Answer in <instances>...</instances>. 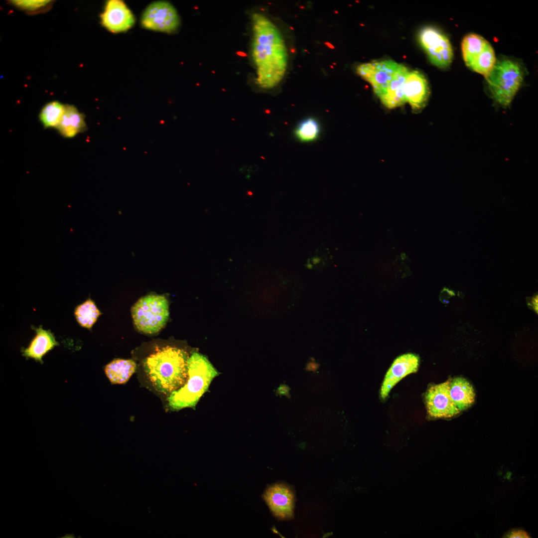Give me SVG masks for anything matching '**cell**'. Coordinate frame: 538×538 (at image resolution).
Masks as SVG:
<instances>
[{"label": "cell", "mask_w": 538, "mask_h": 538, "mask_svg": "<svg viewBox=\"0 0 538 538\" xmlns=\"http://www.w3.org/2000/svg\"><path fill=\"white\" fill-rule=\"evenodd\" d=\"M253 39L252 57L257 68L256 83L269 90L282 79L287 64V53L279 31L265 16H252Z\"/></svg>", "instance_id": "cell-1"}, {"label": "cell", "mask_w": 538, "mask_h": 538, "mask_svg": "<svg viewBox=\"0 0 538 538\" xmlns=\"http://www.w3.org/2000/svg\"><path fill=\"white\" fill-rule=\"evenodd\" d=\"M188 355L186 351L174 347L156 348L147 357L144 369L155 389L170 395L187 383Z\"/></svg>", "instance_id": "cell-2"}, {"label": "cell", "mask_w": 538, "mask_h": 538, "mask_svg": "<svg viewBox=\"0 0 538 538\" xmlns=\"http://www.w3.org/2000/svg\"><path fill=\"white\" fill-rule=\"evenodd\" d=\"M188 368L187 383L167 399L170 407L175 410L194 407L212 380L219 375L207 358L197 352L189 358Z\"/></svg>", "instance_id": "cell-3"}, {"label": "cell", "mask_w": 538, "mask_h": 538, "mask_svg": "<svg viewBox=\"0 0 538 538\" xmlns=\"http://www.w3.org/2000/svg\"><path fill=\"white\" fill-rule=\"evenodd\" d=\"M485 78L494 99L501 106L506 107L521 86L524 74L519 63L503 59L496 62Z\"/></svg>", "instance_id": "cell-4"}, {"label": "cell", "mask_w": 538, "mask_h": 538, "mask_svg": "<svg viewBox=\"0 0 538 538\" xmlns=\"http://www.w3.org/2000/svg\"><path fill=\"white\" fill-rule=\"evenodd\" d=\"M131 310L134 325L138 330L146 334L159 331L165 324L169 315L168 301L163 295L142 297Z\"/></svg>", "instance_id": "cell-5"}, {"label": "cell", "mask_w": 538, "mask_h": 538, "mask_svg": "<svg viewBox=\"0 0 538 538\" xmlns=\"http://www.w3.org/2000/svg\"><path fill=\"white\" fill-rule=\"evenodd\" d=\"M461 48L466 65L485 77L487 76L496 62L490 43L481 36L471 33L464 37Z\"/></svg>", "instance_id": "cell-6"}, {"label": "cell", "mask_w": 538, "mask_h": 538, "mask_svg": "<svg viewBox=\"0 0 538 538\" xmlns=\"http://www.w3.org/2000/svg\"><path fill=\"white\" fill-rule=\"evenodd\" d=\"M419 39L433 64L440 68H446L450 65L453 50L445 35L434 27L427 26L420 30Z\"/></svg>", "instance_id": "cell-7"}, {"label": "cell", "mask_w": 538, "mask_h": 538, "mask_svg": "<svg viewBox=\"0 0 538 538\" xmlns=\"http://www.w3.org/2000/svg\"><path fill=\"white\" fill-rule=\"evenodd\" d=\"M142 25L154 31L172 33L180 24V19L174 7L166 1H156L148 5L141 18Z\"/></svg>", "instance_id": "cell-8"}, {"label": "cell", "mask_w": 538, "mask_h": 538, "mask_svg": "<svg viewBox=\"0 0 538 538\" xmlns=\"http://www.w3.org/2000/svg\"><path fill=\"white\" fill-rule=\"evenodd\" d=\"M400 64L390 60L362 64L357 73L371 83L375 94L380 97L385 93Z\"/></svg>", "instance_id": "cell-9"}, {"label": "cell", "mask_w": 538, "mask_h": 538, "mask_svg": "<svg viewBox=\"0 0 538 538\" xmlns=\"http://www.w3.org/2000/svg\"><path fill=\"white\" fill-rule=\"evenodd\" d=\"M450 380L431 386L425 398L428 414L432 418H450L460 411L450 394Z\"/></svg>", "instance_id": "cell-10"}, {"label": "cell", "mask_w": 538, "mask_h": 538, "mask_svg": "<svg viewBox=\"0 0 538 538\" xmlns=\"http://www.w3.org/2000/svg\"><path fill=\"white\" fill-rule=\"evenodd\" d=\"M263 498L272 515L279 520H288L293 515L294 495L291 489L282 483L269 486Z\"/></svg>", "instance_id": "cell-11"}, {"label": "cell", "mask_w": 538, "mask_h": 538, "mask_svg": "<svg viewBox=\"0 0 538 538\" xmlns=\"http://www.w3.org/2000/svg\"><path fill=\"white\" fill-rule=\"evenodd\" d=\"M419 358L412 353H406L397 357L387 371L382 383L381 398L384 400L392 389L406 376L415 373L418 368Z\"/></svg>", "instance_id": "cell-12"}, {"label": "cell", "mask_w": 538, "mask_h": 538, "mask_svg": "<svg viewBox=\"0 0 538 538\" xmlns=\"http://www.w3.org/2000/svg\"><path fill=\"white\" fill-rule=\"evenodd\" d=\"M101 18L102 25L114 33L129 30L135 22L131 10L124 2L120 0H109Z\"/></svg>", "instance_id": "cell-13"}, {"label": "cell", "mask_w": 538, "mask_h": 538, "mask_svg": "<svg viewBox=\"0 0 538 538\" xmlns=\"http://www.w3.org/2000/svg\"><path fill=\"white\" fill-rule=\"evenodd\" d=\"M404 92L406 102L413 110L422 109L429 95L428 83L424 75L417 71H408L404 84Z\"/></svg>", "instance_id": "cell-14"}, {"label": "cell", "mask_w": 538, "mask_h": 538, "mask_svg": "<svg viewBox=\"0 0 538 538\" xmlns=\"http://www.w3.org/2000/svg\"><path fill=\"white\" fill-rule=\"evenodd\" d=\"M36 335L28 346L22 350V355L42 363L43 357L58 345L50 331L41 327L35 329Z\"/></svg>", "instance_id": "cell-15"}, {"label": "cell", "mask_w": 538, "mask_h": 538, "mask_svg": "<svg viewBox=\"0 0 538 538\" xmlns=\"http://www.w3.org/2000/svg\"><path fill=\"white\" fill-rule=\"evenodd\" d=\"M408 72L406 67L400 64L385 93L379 97L387 107L394 108L403 105L406 102L404 84Z\"/></svg>", "instance_id": "cell-16"}, {"label": "cell", "mask_w": 538, "mask_h": 538, "mask_svg": "<svg viewBox=\"0 0 538 538\" xmlns=\"http://www.w3.org/2000/svg\"><path fill=\"white\" fill-rule=\"evenodd\" d=\"M84 115L72 105H65L61 120L56 128L64 137L73 138L86 129Z\"/></svg>", "instance_id": "cell-17"}, {"label": "cell", "mask_w": 538, "mask_h": 538, "mask_svg": "<svg viewBox=\"0 0 538 538\" xmlns=\"http://www.w3.org/2000/svg\"><path fill=\"white\" fill-rule=\"evenodd\" d=\"M450 394L460 411L470 407L475 402V393L471 383L462 377L450 380Z\"/></svg>", "instance_id": "cell-18"}, {"label": "cell", "mask_w": 538, "mask_h": 538, "mask_svg": "<svg viewBox=\"0 0 538 538\" xmlns=\"http://www.w3.org/2000/svg\"><path fill=\"white\" fill-rule=\"evenodd\" d=\"M135 368L136 365L134 361L118 359L106 366L105 372L112 384H121L129 380Z\"/></svg>", "instance_id": "cell-19"}, {"label": "cell", "mask_w": 538, "mask_h": 538, "mask_svg": "<svg viewBox=\"0 0 538 538\" xmlns=\"http://www.w3.org/2000/svg\"><path fill=\"white\" fill-rule=\"evenodd\" d=\"M321 131L319 121L314 117H309L297 123L294 129L293 134L299 142L309 143L314 142L320 137Z\"/></svg>", "instance_id": "cell-20"}, {"label": "cell", "mask_w": 538, "mask_h": 538, "mask_svg": "<svg viewBox=\"0 0 538 538\" xmlns=\"http://www.w3.org/2000/svg\"><path fill=\"white\" fill-rule=\"evenodd\" d=\"M101 312L98 309L94 302L88 299L77 306L74 314L78 323L83 327L91 329L96 322Z\"/></svg>", "instance_id": "cell-21"}, {"label": "cell", "mask_w": 538, "mask_h": 538, "mask_svg": "<svg viewBox=\"0 0 538 538\" xmlns=\"http://www.w3.org/2000/svg\"><path fill=\"white\" fill-rule=\"evenodd\" d=\"M65 105L58 101L47 103L42 109L39 116V120L45 128H56L65 111Z\"/></svg>", "instance_id": "cell-22"}, {"label": "cell", "mask_w": 538, "mask_h": 538, "mask_svg": "<svg viewBox=\"0 0 538 538\" xmlns=\"http://www.w3.org/2000/svg\"><path fill=\"white\" fill-rule=\"evenodd\" d=\"M49 0H13L12 2L15 5L26 10H34L47 5Z\"/></svg>", "instance_id": "cell-23"}, {"label": "cell", "mask_w": 538, "mask_h": 538, "mask_svg": "<svg viewBox=\"0 0 538 538\" xmlns=\"http://www.w3.org/2000/svg\"><path fill=\"white\" fill-rule=\"evenodd\" d=\"M505 538H530L529 534L524 530L515 529L508 532Z\"/></svg>", "instance_id": "cell-24"}, {"label": "cell", "mask_w": 538, "mask_h": 538, "mask_svg": "<svg viewBox=\"0 0 538 538\" xmlns=\"http://www.w3.org/2000/svg\"><path fill=\"white\" fill-rule=\"evenodd\" d=\"M320 365L314 360L308 362L305 366V370L307 372H316L319 368Z\"/></svg>", "instance_id": "cell-25"}, {"label": "cell", "mask_w": 538, "mask_h": 538, "mask_svg": "<svg viewBox=\"0 0 538 538\" xmlns=\"http://www.w3.org/2000/svg\"><path fill=\"white\" fill-rule=\"evenodd\" d=\"M290 388L286 385H282L278 389V393L281 395L286 396L288 399L291 398V396L289 394V391Z\"/></svg>", "instance_id": "cell-26"}, {"label": "cell", "mask_w": 538, "mask_h": 538, "mask_svg": "<svg viewBox=\"0 0 538 538\" xmlns=\"http://www.w3.org/2000/svg\"><path fill=\"white\" fill-rule=\"evenodd\" d=\"M531 306L533 307V309L538 312V295L534 296L531 301Z\"/></svg>", "instance_id": "cell-27"}, {"label": "cell", "mask_w": 538, "mask_h": 538, "mask_svg": "<svg viewBox=\"0 0 538 538\" xmlns=\"http://www.w3.org/2000/svg\"><path fill=\"white\" fill-rule=\"evenodd\" d=\"M324 44H325L326 46H327L329 48L334 49V48H335L334 46L331 43H330L329 42H325Z\"/></svg>", "instance_id": "cell-28"}, {"label": "cell", "mask_w": 538, "mask_h": 538, "mask_svg": "<svg viewBox=\"0 0 538 538\" xmlns=\"http://www.w3.org/2000/svg\"><path fill=\"white\" fill-rule=\"evenodd\" d=\"M290 51H291V52H292V53H294V52H295V49H294V48H291L290 49Z\"/></svg>", "instance_id": "cell-29"}]
</instances>
